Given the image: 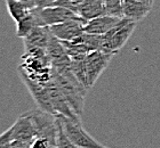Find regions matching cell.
<instances>
[{
  "label": "cell",
  "mask_w": 160,
  "mask_h": 148,
  "mask_svg": "<svg viewBox=\"0 0 160 148\" xmlns=\"http://www.w3.org/2000/svg\"><path fill=\"white\" fill-rule=\"evenodd\" d=\"M52 74H53V79L55 80L57 86L62 90L63 95L65 96V98L69 102L72 109L76 112V114L80 116L83 109L86 92L89 89H87L83 86L82 83L76 78L73 73L69 74V75H62L52 69Z\"/></svg>",
  "instance_id": "obj_1"
},
{
  "label": "cell",
  "mask_w": 160,
  "mask_h": 148,
  "mask_svg": "<svg viewBox=\"0 0 160 148\" xmlns=\"http://www.w3.org/2000/svg\"><path fill=\"white\" fill-rule=\"evenodd\" d=\"M137 22H133L129 18L122 17L113 29L103 34V45L101 50L113 55L118 54V51L126 45L130 36L133 34Z\"/></svg>",
  "instance_id": "obj_2"
},
{
  "label": "cell",
  "mask_w": 160,
  "mask_h": 148,
  "mask_svg": "<svg viewBox=\"0 0 160 148\" xmlns=\"http://www.w3.org/2000/svg\"><path fill=\"white\" fill-rule=\"evenodd\" d=\"M28 113L37 130V138L46 139L53 145V147H56V116L41 108L31 109Z\"/></svg>",
  "instance_id": "obj_3"
},
{
  "label": "cell",
  "mask_w": 160,
  "mask_h": 148,
  "mask_svg": "<svg viewBox=\"0 0 160 148\" xmlns=\"http://www.w3.org/2000/svg\"><path fill=\"white\" fill-rule=\"evenodd\" d=\"M61 118V121L63 123V127L67 131L69 138L73 142L74 147H88V148H95V147H104L101 142L96 141L88 132L82 128L80 118H70L62 114H56Z\"/></svg>",
  "instance_id": "obj_4"
},
{
  "label": "cell",
  "mask_w": 160,
  "mask_h": 148,
  "mask_svg": "<svg viewBox=\"0 0 160 148\" xmlns=\"http://www.w3.org/2000/svg\"><path fill=\"white\" fill-rule=\"evenodd\" d=\"M113 54L107 53L103 50H94L86 56L87 69V87L92 88L101 76V74L107 69L109 63L113 57Z\"/></svg>",
  "instance_id": "obj_5"
},
{
  "label": "cell",
  "mask_w": 160,
  "mask_h": 148,
  "mask_svg": "<svg viewBox=\"0 0 160 148\" xmlns=\"http://www.w3.org/2000/svg\"><path fill=\"white\" fill-rule=\"evenodd\" d=\"M87 21L79 17V18H73V20L65 21L63 23L55 24L49 26L50 32L53 33L61 41H71L76 39L80 34L85 32V25Z\"/></svg>",
  "instance_id": "obj_6"
},
{
  "label": "cell",
  "mask_w": 160,
  "mask_h": 148,
  "mask_svg": "<svg viewBox=\"0 0 160 148\" xmlns=\"http://www.w3.org/2000/svg\"><path fill=\"white\" fill-rule=\"evenodd\" d=\"M38 9H39L40 17H41L45 26H52V25H55V24L63 23L65 21L79 18L80 17L77 13L72 12L67 7L58 6V5L46 7V8H38Z\"/></svg>",
  "instance_id": "obj_7"
},
{
  "label": "cell",
  "mask_w": 160,
  "mask_h": 148,
  "mask_svg": "<svg viewBox=\"0 0 160 148\" xmlns=\"http://www.w3.org/2000/svg\"><path fill=\"white\" fill-rule=\"evenodd\" d=\"M37 138V130L34 128V124L31 120L29 113H24L17 118L13 124V140H21L32 146L34 139Z\"/></svg>",
  "instance_id": "obj_8"
},
{
  "label": "cell",
  "mask_w": 160,
  "mask_h": 148,
  "mask_svg": "<svg viewBox=\"0 0 160 148\" xmlns=\"http://www.w3.org/2000/svg\"><path fill=\"white\" fill-rule=\"evenodd\" d=\"M50 34H52V32H50L49 26L34 27L23 39L25 51L46 50L48 41H49Z\"/></svg>",
  "instance_id": "obj_9"
},
{
  "label": "cell",
  "mask_w": 160,
  "mask_h": 148,
  "mask_svg": "<svg viewBox=\"0 0 160 148\" xmlns=\"http://www.w3.org/2000/svg\"><path fill=\"white\" fill-rule=\"evenodd\" d=\"M122 17L112 16L109 14H104L98 17H95L93 20L87 21L85 25V32L93 33V34H101L103 36L104 33L109 32L111 29H113Z\"/></svg>",
  "instance_id": "obj_10"
},
{
  "label": "cell",
  "mask_w": 160,
  "mask_h": 148,
  "mask_svg": "<svg viewBox=\"0 0 160 148\" xmlns=\"http://www.w3.org/2000/svg\"><path fill=\"white\" fill-rule=\"evenodd\" d=\"M151 8V6L140 0H123V17L138 23L149 15Z\"/></svg>",
  "instance_id": "obj_11"
},
{
  "label": "cell",
  "mask_w": 160,
  "mask_h": 148,
  "mask_svg": "<svg viewBox=\"0 0 160 148\" xmlns=\"http://www.w3.org/2000/svg\"><path fill=\"white\" fill-rule=\"evenodd\" d=\"M16 27V36L21 39H24L29 33L37 26H45L42 23V20L40 17L39 9L34 7L29 12L27 16L23 17L20 22H17Z\"/></svg>",
  "instance_id": "obj_12"
},
{
  "label": "cell",
  "mask_w": 160,
  "mask_h": 148,
  "mask_svg": "<svg viewBox=\"0 0 160 148\" xmlns=\"http://www.w3.org/2000/svg\"><path fill=\"white\" fill-rule=\"evenodd\" d=\"M77 14L86 21L107 14L104 0H83V2L78 7Z\"/></svg>",
  "instance_id": "obj_13"
},
{
  "label": "cell",
  "mask_w": 160,
  "mask_h": 148,
  "mask_svg": "<svg viewBox=\"0 0 160 148\" xmlns=\"http://www.w3.org/2000/svg\"><path fill=\"white\" fill-rule=\"evenodd\" d=\"M61 42L63 43L65 51L71 59L86 58L87 55L92 53V50L83 43L74 42V41H61Z\"/></svg>",
  "instance_id": "obj_14"
},
{
  "label": "cell",
  "mask_w": 160,
  "mask_h": 148,
  "mask_svg": "<svg viewBox=\"0 0 160 148\" xmlns=\"http://www.w3.org/2000/svg\"><path fill=\"white\" fill-rule=\"evenodd\" d=\"M7 6V10L9 13L10 17L15 22H20L23 17H25L30 12V8H28L23 2H21L18 0H5Z\"/></svg>",
  "instance_id": "obj_15"
},
{
  "label": "cell",
  "mask_w": 160,
  "mask_h": 148,
  "mask_svg": "<svg viewBox=\"0 0 160 148\" xmlns=\"http://www.w3.org/2000/svg\"><path fill=\"white\" fill-rule=\"evenodd\" d=\"M56 116V125H57V135H56V147L63 148V147H74L73 142L71 141L67 131L63 127V123L61 121L58 115Z\"/></svg>",
  "instance_id": "obj_16"
},
{
  "label": "cell",
  "mask_w": 160,
  "mask_h": 148,
  "mask_svg": "<svg viewBox=\"0 0 160 148\" xmlns=\"http://www.w3.org/2000/svg\"><path fill=\"white\" fill-rule=\"evenodd\" d=\"M105 13L112 16L123 17V0H104Z\"/></svg>",
  "instance_id": "obj_17"
},
{
  "label": "cell",
  "mask_w": 160,
  "mask_h": 148,
  "mask_svg": "<svg viewBox=\"0 0 160 148\" xmlns=\"http://www.w3.org/2000/svg\"><path fill=\"white\" fill-rule=\"evenodd\" d=\"M13 141V125L0 135V147L9 148L10 142Z\"/></svg>",
  "instance_id": "obj_18"
},
{
  "label": "cell",
  "mask_w": 160,
  "mask_h": 148,
  "mask_svg": "<svg viewBox=\"0 0 160 148\" xmlns=\"http://www.w3.org/2000/svg\"><path fill=\"white\" fill-rule=\"evenodd\" d=\"M82 2H83V0H57L55 5L67 7V8L71 9L72 12L77 13L78 7H79Z\"/></svg>",
  "instance_id": "obj_19"
},
{
  "label": "cell",
  "mask_w": 160,
  "mask_h": 148,
  "mask_svg": "<svg viewBox=\"0 0 160 148\" xmlns=\"http://www.w3.org/2000/svg\"><path fill=\"white\" fill-rule=\"evenodd\" d=\"M57 0H36V7L38 8H46V7L55 6Z\"/></svg>",
  "instance_id": "obj_20"
},
{
  "label": "cell",
  "mask_w": 160,
  "mask_h": 148,
  "mask_svg": "<svg viewBox=\"0 0 160 148\" xmlns=\"http://www.w3.org/2000/svg\"><path fill=\"white\" fill-rule=\"evenodd\" d=\"M18 1L23 2L24 5H25L28 8H30V9H32V8L36 7V0H18Z\"/></svg>",
  "instance_id": "obj_21"
},
{
  "label": "cell",
  "mask_w": 160,
  "mask_h": 148,
  "mask_svg": "<svg viewBox=\"0 0 160 148\" xmlns=\"http://www.w3.org/2000/svg\"><path fill=\"white\" fill-rule=\"evenodd\" d=\"M140 1H142V2L147 3V5H149V6L152 7V5H153V1H154V0H140Z\"/></svg>",
  "instance_id": "obj_22"
}]
</instances>
